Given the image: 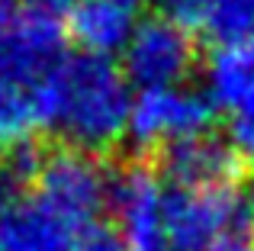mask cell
<instances>
[{
	"instance_id": "obj_7",
	"label": "cell",
	"mask_w": 254,
	"mask_h": 251,
	"mask_svg": "<svg viewBox=\"0 0 254 251\" xmlns=\"http://www.w3.org/2000/svg\"><path fill=\"white\" fill-rule=\"evenodd\" d=\"M158 158H161L171 187L235 190L245 181V158L229 145V138H219L212 132L171 145Z\"/></svg>"
},
{
	"instance_id": "obj_15",
	"label": "cell",
	"mask_w": 254,
	"mask_h": 251,
	"mask_svg": "<svg viewBox=\"0 0 254 251\" xmlns=\"http://www.w3.org/2000/svg\"><path fill=\"white\" fill-rule=\"evenodd\" d=\"M16 6H19V0H0V32L10 26V19L16 16Z\"/></svg>"
},
{
	"instance_id": "obj_9",
	"label": "cell",
	"mask_w": 254,
	"mask_h": 251,
	"mask_svg": "<svg viewBox=\"0 0 254 251\" xmlns=\"http://www.w3.org/2000/svg\"><path fill=\"white\" fill-rule=\"evenodd\" d=\"M77 232L36 193L0 209V251H71Z\"/></svg>"
},
{
	"instance_id": "obj_14",
	"label": "cell",
	"mask_w": 254,
	"mask_h": 251,
	"mask_svg": "<svg viewBox=\"0 0 254 251\" xmlns=\"http://www.w3.org/2000/svg\"><path fill=\"white\" fill-rule=\"evenodd\" d=\"M71 251H129L126 242L119 239L116 229H106V226H90L87 232H81L74 239Z\"/></svg>"
},
{
	"instance_id": "obj_6",
	"label": "cell",
	"mask_w": 254,
	"mask_h": 251,
	"mask_svg": "<svg viewBox=\"0 0 254 251\" xmlns=\"http://www.w3.org/2000/svg\"><path fill=\"white\" fill-rule=\"evenodd\" d=\"M106 206L129 251H164V190L145 161L110 171Z\"/></svg>"
},
{
	"instance_id": "obj_12",
	"label": "cell",
	"mask_w": 254,
	"mask_h": 251,
	"mask_svg": "<svg viewBox=\"0 0 254 251\" xmlns=\"http://www.w3.org/2000/svg\"><path fill=\"white\" fill-rule=\"evenodd\" d=\"M45 151L39 145H19V148L0 151V209H6L19 196L26 181H32Z\"/></svg>"
},
{
	"instance_id": "obj_16",
	"label": "cell",
	"mask_w": 254,
	"mask_h": 251,
	"mask_svg": "<svg viewBox=\"0 0 254 251\" xmlns=\"http://www.w3.org/2000/svg\"><path fill=\"white\" fill-rule=\"evenodd\" d=\"M245 209H248L251 222H254V174L248 177V196H245Z\"/></svg>"
},
{
	"instance_id": "obj_8",
	"label": "cell",
	"mask_w": 254,
	"mask_h": 251,
	"mask_svg": "<svg viewBox=\"0 0 254 251\" xmlns=\"http://www.w3.org/2000/svg\"><path fill=\"white\" fill-rule=\"evenodd\" d=\"M138 23V0H71L68 6V36L84 55L110 58L123 52Z\"/></svg>"
},
{
	"instance_id": "obj_5",
	"label": "cell",
	"mask_w": 254,
	"mask_h": 251,
	"mask_svg": "<svg viewBox=\"0 0 254 251\" xmlns=\"http://www.w3.org/2000/svg\"><path fill=\"white\" fill-rule=\"evenodd\" d=\"M248 209L235 190H164V251H212Z\"/></svg>"
},
{
	"instance_id": "obj_1",
	"label": "cell",
	"mask_w": 254,
	"mask_h": 251,
	"mask_svg": "<svg viewBox=\"0 0 254 251\" xmlns=\"http://www.w3.org/2000/svg\"><path fill=\"white\" fill-rule=\"evenodd\" d=\"M129 113L132 94L123 68L100 55H77L64 62L58 74L52 129L64 135L68 148L93 158L110 151L129 132Z\"/></svg>"
},
{
	"instance_id": "obj_3",
	"label": "cell",
	"mask_w": 254,
	"mask_h": 251,
	"mask_svg": "<svg viewBox=\"0 0 254 251\" xmlns=\"http://www.w3.org/2000/svg\"><path fill=\"white\" fill-rule=\"evenodd\" d=\"M216 107L203 90L193 87H151L132 100L129 138L138 155H161L171 145L209 132Z\"/></svg>"
},
{
	"instance_id": "obj_2",
	"label": "cell",
	"mask_w": 254,
	"mask_h": 251,
	"mask_svg": "<svg viewBox=\"0 0 254 251\" xmlns=\"http://www.w3.org/2000/svg\"><path fill=\"white\" fill-rule=\"evenodd\" d=\"M32 193L42 203H49L77 235L97 226L100 209L106 206L110 193V171L93 155L77 148H55L45 151L39 171L32 177Z\"/></svg>"
},
{
	"instance_id": "obj_10",
	"label": "cell",
	"mask_w": 254,
	"mask_h": 251,
	"mask_svg": "<svg viewBox=\"0 0 254 251\" xmlns=\"http://www.w3.org/2000/svg\"><path fill=\"white\" fill-rule=\"evenodd\" d=\"M206 97L229 116L254 110V39L216 45L206 64Z\"/></svg>"
},
{
	"instance_id": "obj_4",
	"label": "cell",
	"mask_w": 254,
	"mask_h": 251,
	"mask_svg": "<svg viewBox=\"0 0 254 251\" xmlns=\"http://www.w3.org/2000/svg\"><path fill=\"white\" fill-rule=\"evenodd\" d=\"M123 55L126 77L142 90L177 87L196 68V36L174 16H145Z\"/></svg>"
},
{
	"instance_id": "obj_13",
	"label": "cell",
	"mask_w": 254,
	"mask_h": 251,
	"mask_svg": "<svg viewBox=\"0 0 254 251\" xmlns=\"http://www.w3.org/2000/svg\"><path fill=\"white\" fill-rule=\"evenodd\" d=\"M229 145L245 158V164L254 161V110L251 113L229 116Z\"/></svg>"
},
{
	"instance_id": "obj_11",
	"label": "cell",
	"mask_w": 254,
	"mask_h": 251,
	"mask_svg": "<svg viewBox=\"0 0 254 251\" xmlns=\"http://www.w3.org/2000/svg\"><path fill=\"white\" fill-rule=\"evenodd\" d=\"M171 16L216 45L254 39V0H171Z\"/></svg>"
}]
</instances>
